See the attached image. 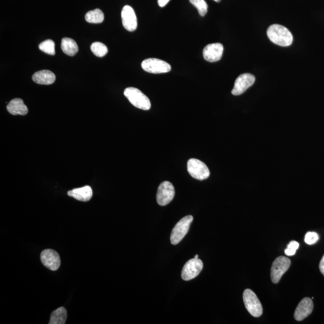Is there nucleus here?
<instances>
[{
  "label": "nucleus",
  "mask_w": 324,
  "mask_h": 324,
  "mask_svg": "<svg viewBox=\"0 0 324 324\" xmlns=\"http://www.w3.org/2000/svg\"><path fill=\"white\" fill-rule=\"evenodd\" d=\"M193 220V217L189 215V216L182 218L176 224L174 228L172 229L171 234H170V243L173 245H176L183 239L189 230Z\"/></svg>",
  "instance_id": "4"
},
{
  "label": "nucleus",
  "mask_w": 324,
  "mask_h": 324,
  "mask_svg": "<svg viewBox=\"0 0 324 324\" xmlns=\"http://www.w3.org/2000/svg\"><path fill=\"white\" fill-rule=\"evenodd\" d=\"M141 67L146 72L154 74L165 73L171 70V66L166 61L158 58H148L143 61Z\"/></svg>",
  "instance_id": "7"
},
{
  "label": "nucleus",
  "mask_w": 324,
  "mask_h": 324,
  "mask_svg": "<svg viewBox=\"0 0 324 324\" xmlns=\"http://www.w3.org/2000/svg\"><path fill=\"white\" fill-rule=\"evenodd\" d=\"M320 270L321 273H322L324 276V255L323 256L322 259H321L320 263Z\"/></svg>",
  "instance_id": "27"
},
{
  "label": "nucleus",
  "mask_w": 324,
  "mask_h": 324,
  "mask_svg": "<svg viewBox=\"0 0 324 324\" xmlns=\"http://www.w3.org/2000/svg\"><path fill=\"white\" fill-rule=\"evenodd\" d=\"M67 194L78 201L87 202L92 198L93 190L90 186L86 185V186L70 190L67 192Z\"/></svg>",
  "instance_id": "15"
},
{
  "label": "nucleus",
  "mask_w": 324,
  "mask_h": 324,
  "mask_svg": "<svg viewBox=\"0 0 324 324\" xmlns=\"http://www.w3.org/2000/svg\"><path fill=\"white\" fill-rule=\"evenodd\" d=\"M299 247V243L296 241H292L288 244L287 249L285 250V254L287 256H293L296 254L297 250Z\"/></svg>",
  "instance_id": "24"
},
{
  "label": "nucleus",
  "mask_w": 324,
  "mask_h": 324,
  "mask_svg": "<svg viewBox=\"0 0 324 324\" xmlns=\"http://www.w3.org/2000/svg\"><path fill=\"white\" fill-rule=\"evenodd\" d=\"M223 50V46L221 43L209 44L203 50V57L206 61L214 63L222 58Z\"/></svg>",
  "instance_id": "13"
},
{
  "label": "nucleus",
  "mask_w": 324,
  "mask_h": 324,
  "mask_svg": "<svg viewBox=\"0 0 324 324\" xmlns=\"http://www.w3.org/2000/svg\"><path fill=\"white\" fill-rule=\"evenodd\" d=\"M291 263L290 259L285 256H279L275 259L271 269V279L274 284H278L290 268Z\"/></svg>",
  "instance_id": "6"
},
{
  "label": "nucleus",
  "mask_w": 324,
  "mask_h": 324,
  "mask_svg": "<svg viewBox=\"0 0 324 324\" xmlns=\"http://www.w3.org/2000/svg\"><path fill=\"white\" fill-rule=\"evenodd\" d=\"M255 82V76L250 73H244L240 75L235 81L232 94L234 96L241 95L251 87Z\"/></svg>",
  "instance_id": "10"
},
{
  "label": "nucleus",
  "mask_w": 324,
  "mask_h": 324,
  "mask_svg": "<svg viewBox=\"0 0 324 324\" xmlns=\"http://www.w3.org/2000/svg\"><path fill=\"white\" fill-rule=\"evenodd\" d=\"M187 170L193 178L204 180L210 176V172L204 162L196 159H190L187 162Z\"/></svg>",
  "instance_id": "5"
},
{
  "label": "nucleus",
  "mask_w": 324,
  "mask_h": 324,
  "mask_svg": "<svg viewBox=\"0 0 324 324\" xmlns=\"http://www.w3.org/2000/svg\"><path fill=\"white\" fill-rule=\"evenodd\" d=\"M243 301L246 308L253 317L258 318L263 314V309L254 292L247 289L243 293Z\"/></svg>",
  "instance_id": "3"
},
{
  "label": "nucleus",
  "mask_w": 324,
  "mask_h": 324,
  "mask_svg": "<svg viewBox=\"0 0 324 324\" xmlns=\"http://www.w3.org/2000/svg\"><path fill=\"white\" fill-rule=\"evenodd\" d=\"M175 196V188L169 181H163L159 185L158 190L157 202L161 206L166 205L172 201Z\"/></svg>",
  "instance_id": "8"
},
{
  "label": "nucleus",
  "mask_w": 324,
  "mask_h": 324,
  "mask_svg": "<svg viewBox=\"0 0 324 324\" xmlns=\"http://www.w3.org/2000/svg\"><path fill=\"white\" fill-rule=\"evenodd\" d=\"M319 240V237L316 232H309L306 234L305 242L309 244V245H312L317 242Z\"/></svg>",
  "instance_id": "25"
},
{
  "label": "nucleus",
  "mask_w": 324,
  "mask_h": 324,
  "mask_svg": "<svg viewBox=\"0 0 324 324\" xmlns=\"http://www.w3.org/2000/svg\"><path fill=\"white\" fill-rule=\"evenodd\" d=\"M41 261L48 269L57 270L60 267L61 259L58 253L52 249H45L41 253Z\"/></svg>",
  "instance_id": "11"
},
{
  "label": "nucleus",
  "mask_w": 324,
  "mask_h": 324,
  "mask_svg": "<svg viewBox=\"0 0 324 324\" xmlns=\"http://www.w3.org/2000/svg\"><path fill=\"white\" fill-rule=\"evenodd\" d=\"M32 81L40 85H51L55 81L54 73L48 70H43L35 73L32 77Z\"/></svg>",
  "instance_id": "16"
},
{
  "label": "nucleus",
  "mask_w": 324,
  "mask_h": 324,
  "mask_svg": "<svg viewBox=\"0 0 324 324\" xmlns=\"http://www.w3.org/2000/svg\"><path fill=\"white\" fill-rule=\"evenodd\" d=\"M314 309V303L311 299L306 297L299 303L294 313L296 320L301 321L305 320L312 314Z\"/></svg>",
  "instance_id": "14"
},
{
  "label": "nucleus",
  "mask_w": 324,
  "mask_h": 324,
  "mask_svg": "<svg viewBox=\"0 0 324 324\" xmlns=\"http://www.w3.org/2000/svg\"><path fill=\"white\" fill-rule=\"evenodd\" d=\"M55 43L52 40H46L41 43L39 46L40 51L47 54L54 55L55 54Z\"/></svg>",
  "instance_id": "22"
},
{
  "label": "nucleus",
  "mask_w": 324,
  "mask_h": 324,
  "mask_svg": "<svg viewBox=\"0 0 324 324\" xmlns=\"http://www.w3.org/2000/svg\"><path fill=\"white\" fill-rule=\"evenodd\" d=\"M7 110L8 113L13 116H25L28 112V108L22 100L19 98L11 100L7 106Z\"/></svg>",
  "instance_id": "17"
},
{
  "label": "nucleus",
  "mask_w": 324,
  "mask_h": 324,
  "mask_svg": "<svg viewBox=\"0 0 324 324\" xmlns=\"http://www.w3.org/2000/svg\"><path fill=\"white\" fill-rule=\"evenodd\" d=\"M191 4H193L198 10V13L201 16H204L207 13L208 5L205 0H189Z\"/></svg>",
  "instance_id": "23"
},
{
  "label": "nucleus",
  "mask_w": 324,
  "mask_h": 324,
  "mask_svg": "<svg viewBox=\"0 0 324 324\" xmlns=\"http://www.w3.org/2000/svg\"><path fill=\"white\" fill-rule=\"evenodd\" d=\"M122 23L124 27L129 31L136 30L138 20L134 8L129 5H125L122 11Z\"/></svg>",
  "instance_id": "12"
},
{
  "label": "nucleus",
  "mask_w": 324,
  "mask_h": 324,
  "mask_svg": "<svg viewBox=\"0 0 324 324\" xmlns=\"http://www.w3.org/2000/svg\"><path fill=\"white\" fill-rule=\"evenodd\" d=\"M203 269V263L201 259L193 258L185 264L181 272L182 279L185 281L195 278Z\"/></svg>",
  "instance_id": "9"
},
{
  "label": "nucleus",
  "mask_w": 324,
  "mask_h": 324,
  "mask_svg": "<svg viewBox=\"0 0 324 324\" xmlns=\"http://www.w3.org/2000/svg\"><path fill=\"white\" fill-rule=\"evenodd\" d=\"M85 18L88 23H100L104 21L105 17L103 11L99 8H96L95 10L88 11L85 14Z\"/></svg>",
  "instance_id": "20"
},
{
  "label": "nucleus",
  "mask_w": 324,
  "mask_h": 324,
  "mask_svg": "<svg viewBox=\"0 0 324 324\" xmlns=\"http://www.w3.org/2000/svg\"><path fill=\"white\" fill-rule=\"evenodd\" d=\"M169 1L170 0H158V4L161 7L165 6Z\"/></svg>",
  "instance_id": "26"
},
{
  "label": "nucleus",
  "mask_w": 324,
  "mask_h": 324,
  "mask_svg": "<svg viewBox=\"0 0 324 324\" xmlns=\"http://www.w3.org/2000/svg\"><path fill=\"white\" fill-rule=\"evenodd\" d=\"M124 94L129 101L134 107L143 110H149L151 108V102L149 97L143 92L134 87L127 88L124 91Z\"/></svg>",
  "instance_id": "2"
},
{
  "label": "nucleus",
  "mask_w": 324,
  "mask_h": 324,
  "mask_svg": "<svg viewBox=\"0 0 324 324\" xmlns=\"http://www.w3.org/2000/svg\"><path fill=\"white\" fill-rule=\"evenodd\" d=\"M67 317L66 309L63 307L59 308L52 312L50 318L49 324H64Z\"/></svg>",
  "instance_id": "19"
},
{
  "label": "nucleus",
  "mask_w": 324,
  "mask_h": 324,
  "mask_svg": "<svg viewBox=\"0 0 324 324\" xmlns=\"http://www.w3.org/2000/svg\"><path fill=\"white\" fill-rule=\"evenodd\" d=\"M91 51L98 57H103L107 54L108 49L105 44L101 42H94L91 45Z\"/></svg>",
  "instance_id": "21"
},
{
  "label": "nucleus",
  "mask_w": 324,
  "mask_h": 324,
  "mask_svg": "<svg viewBox=\"0 0 324 324\" xmlns=\"http://www.w3.org/2000/svg\"><path fill=\"white\" fill-rule=\"evenodd\" d=\"M267 36L273 43L281 46H290L293 42V36L289 29L284 26L273 24L267 31Z\"/></svg>",
  "instance_id": "1"
},
{
  "label": "nucleus",
  "mask_w": 324,
  "mask_h": 324,
  "mask_svg": "<svg viewBox=\"0 0 324 324\" xmlns=\"http://www.w3.org/2000/svg\"><path fill=\"white\" fill-rule=\"evenodd\" d=\"M62 51L67 55L74 56L78 52V46L75 41L70 38L65 37L61 40Z\"/></svg>",
  "instance_id": "18"
},
{
  "label": "nucleus",
  "mask_w": 324,
  "mask_h": 324,
  "mask_svg": "<svg viewBox=\"0 0 324 324\" xmlns=\"http://www.w3.org/2000/svg\"><path fill=\"white\" fill-rule=\"evenodd\" d=\"M194 258H198V255H196L195 256H194Z\"/></svg>",
  "instance_id": "29"
},
{
  "label": "nucleus",
  "mask_w": 324,
  "mask_h": 324,
  "mask_svg": "<svg viewBox=\"0 0 324 324\" xmlns=\"http://www.w3.org/2000/svg\"><path fill=\"white\" fill-rule=\"evenodd\" d=\"M214 1H216L217 2H220L221 0H214Z\"/></svg>",
  "instance_id": "28"
}]
</instances>
